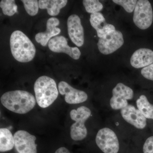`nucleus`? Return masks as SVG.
Returning <instances> with one entry per match:
<instances>
[{
    "instance_id": "f257e3e1",
    "label": "nucleus",
    "mask_w": 153,
    "mask_h": 153,
    "mask_svg": "<svg viewBox=\"0 0 153 153\" xmlns=\"http://www.w3.org/2000/svg\"><path fill=\"white\" fill-rule=\"evenodd\" d=\"M35 97L28 91H11L2 95L1 102L3 106L12 112L25 114L33 109L36 104Z\"/></svg>"
},
{
    "instance_id": "f03ea898",
    "label": "nucleus",
    "mask_w": 153,
    "mask_h": 153,
    "mask_svg": "<svg viewBox=\"0 0 153 153\" xmlns=\"http://www.w3.org/2000/svg\"><path fill=\"white\" fill-rule=\"evenodd\" d=\"M10 46L13 57L21 63L30 62L36 55L35 45L30 38L20 30H16L11 34Z\"/></svg>"
},
{
    "instance_id": "7ed1b4c3",
    "label": "nucleus",
    "mask_w": 153,
    "mask_h": 153,
    "mask_svg": "<svg viewBox=\"0 0 153 153\" xmlns=\"http://www.w3.org/2000/svg\"><path fill=\"white\" fill-rule=\"evenodd\" d=\"M34 91L39 106L46 108L57 99L58 90L55 80L47 76H40L35 82Z\"/></svg>"
},
{
    "instance_id": "20e7f679",
    "label": "nucleus",
    "mask_w": 153,
    "mask_h": 153,
    "mask_svg": "<svg viewBox=\"0 0 153 153\" xmlns=\"http://www.w3.org/2000/svg\"><path fill=\"white\" fill-rule=\"evenodd\" d=\"M91 114V110L85 106L79 107L70 111V117L75 121L70 127V136L72 140H82L87 136V129L85 123Z\"/></svg>"
},
{
    "instance_id": "39448f33",
    "label": "nucleus",
    "mask_w": 153,
    "mask_h": 153,
    "mask_svg": "<svg viewBox=\"0 0 153 153\" xmlns=\"http://www.w3.org/2000/svg\"><path fill=\"white\" fill-rule=\"evenodd\" d=\"M97 146L104 153H118L120 144L116 134L109 128L99 130L95 138Z\"/></svg>"
},
{
    "instance_id": "423d86ee",
    "label": "nucleus",
    "mask_w": 153,
    "mask_h": 153,
    "mask_svg": "<svg viewBox=\"0 0 153 153\" xmlns=\"http://www.w3.org/2000/svg\"><path fill=\"white\" fill-rule=\"evenodd\" d=\"M153 13L152 5L147 0H140L134 10L133 21L140 29L145 30L152 24Z\"/></svg>"
},
{
    "instance_id": "0eeeda50",
    "label": "nucleus",
    "mask_w": 153,
    "mask_h": 153,
    "mask_svg": "<svg viewBox=\"0 0 153 153\" xmlns=\"http://www.w3.org/2000/svg\"><path fill=\"white\" fill-rule=\"evenodd\" d=\"M112 93L110 105L114 110H121L127 106L128 100L132 99L134 95L132 89L121 82L117 83L114 88Z\"/></svg>"
},
{
    "instance_id": "6e6552de",
    "label": "nucleus",
    "mask_w": 153,
    "mask_h": 153,
    "mask_svg": "<svg viewBox=\"0 0 153 153\" xmlns=\"http://www.w3.org/2000/svg\"><path fill=\"white\" fill-rule=\"evenodd\" d=\"M124 43L123 35L118 30L111 32L104 38H99L97 47L100 52L105 55L112 54L120 48Z\"/></svg>"
},
{
    "instance_id": "1a4fd4ad",
    "label": "nucleus",
    "mask_w": 153,
    "mask_h": 153,
    "mask_svg": "<svg viewBox=\"0 0 153 153\" xmlns=\"http://www.w3.org/2000/svg\"><path fill=\"white\" fill-rule=\"evenodd\" d=\"M14 138L17 153H37L35 136L25 131L19 130L15 133Z\"/></svg>"
},
{
    "instance_id": "9d476101",
    "label": "nucleus",
    "mask_w": 153,
    "mask_h": 153,
    "mask_svg": "<svg viewBox=\"0 0 153 153\" xmlns=\"http://www.w3.org/2000/svg\"><path fill=\"white\" fill-rule=\"evenodd\" d=\"M48 47L52 52L65 53L74 60L79 59L81 55L79 49L68 46L67 40L63 36H55L52 38L48 43Z\"/></svg>"
},
{
    "instance_id": "9b49d317",
    "label": "nucleus",
    "mask_w": 153,
    "mask_h": 153,
    "mask_svg": "<svg viewBox=\"0 0 153 153\" xmlns=\"http://www.w3.org/2000/svg\"><path fill=\"white\" fill-rule=\"evenodd\" d=\"M58 88L60 94L65 95V101L68 104H79L87 100V94L83 91L75 89L65 81H60Z\"/></svg>"
},
{
    "instance_id": "f8f14e48",
    "label": "nucleus",
    "mask_w": 153,
    "mask_h": 153,
    "mask_svg": "<svg viewBox=\"0 0 153 153\" xmlns=\"http://www.w3.org/2000/svg\"><path fill=\"white\" fill-rule=\"evenodd\" d=\"M67 25L71 41L77 47H82L84 44V34L80 18L76 15H71L68 18Z\"/></svg>"
},
{
    "instance_id": "ddd939ff",
    "label": "nucleus",
    "mask_w": 153,
    "mask_h": 153,
    "mask_svg": "<svg viewBox=\"0 0 153 153\" xmlns=\"http://www.w3.org/2000/svg\"><path fill=\"white\" fill-rule=\"evenodd\" d=\"M124 120L128 123L139 129H143L147 126V119L141 112L132 105L128 104L120 110Z\"/></svg>"
},
{
    "instance_id": "4468645a",
    "label": "nucleus",
    "mask_w": 153,
    "mask_h": 153,
    "mask_svg": "<svg viewBox=\"0 0 153 153\" xmlns=\"http://www.w3.org/2000/svg\"><path fill=\"white\" fill-rule=\"evenodd\" d=\"M60 24V21L56 18H51L48 19L47 23L46 32H41L36 34L35 36L36 41L42 46L45 47L49 43L51 38L59 35L60 29L57 27Z\"/></svg>"
},
{
    "instance_id": "2eb2a0df",
    "label": "nucleus",
    "mask_w": 153,
    "mask_h": 153,
    "mask_svg": "<svg viewBox=\"0 0 153 153\" xmlns=\"http://www.w3.org/2000/svg\"><path fill=\"white\" fill-rule=\"evenodd\" d=\"M134 68H144L153 63V51L150 49L141 48L135 51L130 59Z\"/></svg>"
},
{
    "instance_id": "dca6fc26",
    "label": "nucleus",
    "mask_w": 153,
    "mask_h": 153,
    "mask_svg": "<svg viewBox=\"0 0 153 153\" xmlns=\"http://www.w3.org/2000/svg\"><path fill=\"white\" fill-rule=\"evenodd\" d=\"M39 8L46 9L50 16H55L60 13V10L66 5V0H40L38 1Z\"/></svg>"
},
{
    "instance_id": "f3484780",
    "label": "nucleus",
    "mask_w": 153,
    "mask_h": 153,
    "mask_svg": "<svg viewBox=\"0 0 153 153\" xmlns=\"http://www.w3.org/2000/svg\"><path fill=\"white\" fill-rule=\"evenodd\" d=\"M15 146L14 136L8 129H0V152L11 150Z\"/></svg>"
},
{
    "instance_id": "a211bd4d",
    "label": "nucleus",
    "mask_w": 153,
    "mask_h": 153,
    "mask_svg": "<svg viewBox=\"0 0 153 153\" xmlns=\"http://www.w3.org/2000/svg\"><path fill=\"white\" fill-rule=\"evenodd\" d=\"M136 105L146 118L153 120V105L149 102L146 96H140L136 100Z\"/></svg>"
},
{
    "instance_id": "6ab92c4d",
    "label": "nucleus",
    "mask_w": 153,
    "mask_h": 153,
    "mask_svg": "<svg viewBox=\"0 0 153 153\" xmlns=\"http://www.w3.org/2000/svg\"><path fill=\"white\" fill-rule=\"evenodd\" d=\"M90 22L91 25L96 31L97 36L99 38L108 24L103 15L99 12L91 14Z\"/></svg>"
},
{
    "instance_id": "aec40b11",
    "label": "nucleus",
    "mask_w": 153,
    "mask_h": 153,
    "mask_svg": "<svg viewBox=\"0 0 153 153\" xmlns=\"http://www.w3.org/2000/svg\"><path fill=\"white\" fill-rule=\"evenodd\" d=\"M0 7L3 14L9 16H13L17 11V6L14 0H2L0 2Z\"/></svg>"
},
{
    "instance_id": "412c9836",
    "label": "nucleus",
    "mask_w": 153,
    "mask_h": 153,
    "mask_svg": "<svg viewBox=\"0 0 153 153\" xmlns=\"http://www.w3.org/2000/svg\"><path fill=\"white\" fill-rule=\"evenodd\" d=\"M82 4L86 12L91 14L99 13L103 7L102 3L97 0H84Z\"/></svg>"
},
{
    "instance_id": "4be33fe9",
    "label": "nucleus",
    "mask_w": 153,
    "mask_h": 153,
    "mask_svg": "<svg viewBox=\"0 0 153 153\" xmlns=\"http://www.w3.org/2000/svg\"><path fill=\"white\" fill-rule=\"evenodd\" d=\"M26 12L30 16H34L38 14L39 10V2L37 0H23Z\"/></svg>"
},
{
    "instance_id": "5701e85b",
    "label": "nucleus",
    "mask_w": 153,
    "mask_h": 153,
    "mask_svg": "<svg viewBox=\"0 0 153 153\" xmlns=\"http://www.w3.org/2000/svg\"><path fill=\"white\" fill-rule=\"evenodd\" d=\"M137 1L136 0H113L115 4L119 5L124 9L128 13H131L133 12L135 8L136 5Z\"/></svg>"
},
{
    "instance_id": "b1692460",
    "label": "nucleus",
    "mask_w": 153,
    "mask_h": 153,
    "mask_svg": "<svg viewBox=\"0 0 153 153\" xmlns=\"http://www.w3.org/2000/svg\"><path fill=\"white\" fill-rule=\"evenodd\" d=\"M141 73L146 79L153 81V63L143 68Z\"/></svg>"
},
{
    "instance_id": "393cba45",
    "label": "nucleus",
    "mask_w": 153,
    "mask_h": 153,
    "mask_svg": "<svg viewBox=\"0 0 153 153\" xmlns=\"http://www.w3.org/2000/svg\"><path fill=\"white\" fill-rule=\"evenodd\" d=\"M143 153H153V136L148 137L143 146Z\"/></svg>"
},
{
    "instance_id": "a878e982",
    "label": "nucleus",
    "mask_w": 153,
    "mask_h": 153,
    "mask_svg": "<svg viewBox=\"0 0 153 153\" xmlns=\"http://www.w3.org/2000/svg\"><path fill=\"white\" fill-rule=\"evenodd\" d=\"M55 153H70L68 149L65 147L59 148Z\"/></svg>"
}]
</instances>
